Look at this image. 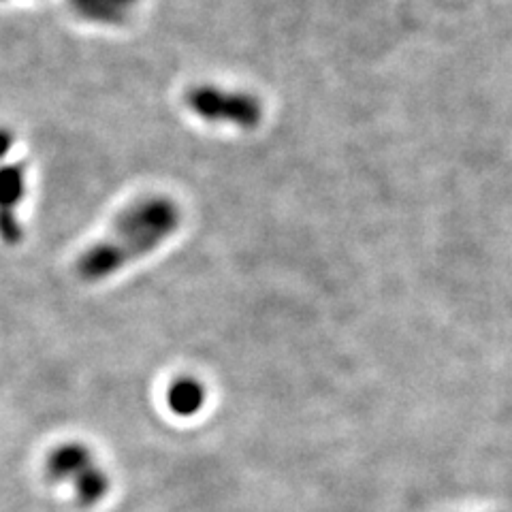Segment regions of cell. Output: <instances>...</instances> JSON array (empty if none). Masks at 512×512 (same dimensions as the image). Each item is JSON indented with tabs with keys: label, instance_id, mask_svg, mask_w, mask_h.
<instances>
[{
	"label": "cell",
	"instance_id": "obj_1",
	"mask_svg": "<svg viewBox=\"0 0 512 512\" xmlns=\"http://www.w3.org/2000/svg\"><path fill=\"white\" fill-rule=\"evenodd\" d=\"M182 212L165 195H150L133 201L111 224V229L82 252L77 276L84 282H103L131 263L163 246L180 229Z\"/></svg>",
	"mask_w": 512,
	"mask_h": 512
},
{
	"label": "cell",
	"instance_id": "obj_2",
	"mask_svg": "<svg viewBox=\"0 0 512 512\" xmlns=\"http://www.w3.org/2000/svg\"><path fill=\"white\" fill-rule=\"evenodd\" d=\"M47 478L58 485H69L82 506L99 504L109 491V476L88 446L79 442L62 444L47 455Z\"/></svg>",
	"mask_w": 512,
	"mask_h": 512
},
{
	"label": "cell",
	"instance_id": "obj_3",
	"mask_svg": "<svg viewBox=\"0 0 512 512\" xmlns=\"http://www.w3.org/2000/svg\"><path fill=\"white\" fill-rule=\"evenodd\" d=\"M186 107L207 124H227L252 131L263 120V103L244 90H227L216 84L192 86L186 96Z\"/></svg>",
	"mask_w": 512,
	"mask_h": 512
},
{
	"label": "cell",
	"instance_id": "obj_4",
	"mask_svg": "<svg viewBox=\"0 0 512 512\" xmlns=\"http://www.w3.org/2000/svg\"><path fill=\"white\" fill-rule=\"evenodd\" d=\"M26 197V169L22 163L0 165V239L15 246L22 239L20 207Z\"/></svg>",
	"mask_w": 512,
	"mask_h": 512
},
{
	"label": "cell",
	"instance_id": "obj_5",
	"mask_svg": "<svg viewBox=\"0 0 512 512\" xmlns=\"http://www.w3.org/2000/svg\"><path fill=\"white\" fill-rule=\"evenodd\" d=\"M79 18L99 26H120L131 18L139 0H69Z\"/></svg>",
	"mask_w": 512,
	"mask_h": 512
},
{
	"label": "cell",
	"instance_id": "obj_6",
	"mask_svg": "<svg viewBox=\"0 0 512 512\" xmlns=\"http://www.w3.org/2000/svg\"><path fill=\"white\" fill-rule=\"evenodd\" d=\"M167 402L175 414H182V416L195 414V412H199V408L205 402V393L197 380L182 378L178 382H173L169 387Z\"/></svg>",
	"mask_w": 512,
	"mask_h": 512
},
{
	"label": "cell",
	"instance_id": "obj_7",
	"mask_svg": "<svg viewBox=\"0 0 512 512\" xmlns=\"http://www.w3.org/2000/svg\"><path fill=\"white\" fill-rule=\"evenodd\" d=\"M13 143H15V137H13V133L9 131V128L0 126V163H3V160L7 158V154L11 152Z\"/></svg>",
	"mask_w": 512,
	"mask_h": 512
}]
</instances>
